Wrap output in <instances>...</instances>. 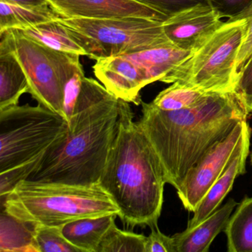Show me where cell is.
<instances>
[{"label": "cell", "mask_w": 252, "mask_h": 252, "mask_svg": "<svg viewBox=\"0 0 252 252\" xmlns=\"http://www.w3.org/2000/svg\"><path fill=\"white\" fill-rule=\"evenodd\" d=\"M141 104L138 125L160 160L166 184L176 189L200 158L249 116L235 91L212 94L194 107L173 111Z\"/></svg>", "instance_id": "obj_1"}, {"label": "cell", "mask_w": 252, "mask_h": 252, "mask_svg": "<svg viewBox=\"0 0 252 252\" xmlns=\"http://www.w3.org/2000/svg\"><path fill=\"white\" fill-rule=\"evenodd\" d=\"M119 98L85 76L69 124L70 133L29 175L30 181L98 184L117 131Z\"/></svg>", "instance_id": "obj_2"}, {"label": "cell", "mask_w": 252, "mask_h": 252, "mask_svg": "<svg viewBox=\"0 0 252 252\" xmlns=\"http://www.w3.org/2000/svg\"><path fill=\"white\" fill-rule=\"evenodd\" d=\"M98 184L129 228H157L166 184L160 160L129 103L119 98L117 131Z\"/></svg>", "instance_id": "obj_3"}, {"label": "cell", "mask_w": 252, "mask_h": 252, "mask_svg": "<svg viewBox=\"0 0 252 252\" xmlns=\"http://www.w3.org/2000/svg\"><path fill=\"white\" fill-rule=\"evenodd\" d=\"M1 198L7 214L30 227L63 226L82 218L119 215V208L99 184L24 180Z\"/></svg>", "instance_id": "obj_4"}, {"label": "cell", "mask_w": 252, "mask_h": 252, "mask_svg": "<svg viewBox=\"0 0 252 252\" xmlns=\"http://www.w3.org/2000/svg\"><path fill=\"white\" fill-rule=\"evenodd\" d=\"M69 133L65 119L42 104L0 110V173L28 165L37 167Z\"/></svg>", "instance_id": "obj_5"}, {"label": "cell", "mask_w": 252, "mask_h": 252, "mask_svg": "<svg viewBox=\"0 0 252 252\" xmlns=\"http://www.w3.org/2000/svg\"><path fill=\"white\" fill-rule=\"evenodd\" d=\"M247 28V18L228 20L160 82H179L208 94L234 91L236 62Z\"/></svg>", "instance_id": "obj_6"}, {"label": "cell", "mask_w": 252, "mask_h": 252, "mask_svg": "<svg viewBox=\"0 0 252 252\" xmlns=\"http://www.w3.org/2000/svg\"><path fill=\"white\" fill-rule=\"evenodd\" d=\"M59 21L91 60L127 55L172 43L163 21L146 18H63Z\"/></svg>", "instance_id": "obj_7"}, {"label": "cell", "mask_w": 252, "mask_h": 252, "mask_svg": "<svg viewBox=\"0 0 252 252\" xmlns=\"http://www.w3.org/2000/svg\"><path fill=\"white\" fill-rule=\"evenodd\" d=\"M0 44L12 51L27 76L29 93L38 104L64 117L63 79L76 54L51 49L15 29L0 33Z\"/></svg>", "instance_id": "obj_8"}, {"label": "cell", "mask_w": 252, "mask_h": 252, "mask_svg": "<svg viewBox=\"0 0 252 252\" xmlns=\"http://www.w3.org/2000/svg\"><path fill=\"white\" fill-rule=\"evenodd\" d=\"M240 122L223 139L212 146L193 166L177 190L183 206L195 212L209 189L225 170L237 150L248 125Z\"/></svg>", "instance_id": "obj_9"}, {"label": "cell", "mask_w": 252, "mask_h": 252, "mask_svg": "<svg viewBox=\"0 0 252 252\" xmlns=\"http://www.w3.org/2000/svg\"><path fill=\"white\" fill-rule=\"evenodd\" d=\"M221 19L212 5H198L168 17L163 29L174 45L194 52L222 26Z\"/></svg>", "instance_id": "obj_10"}, {"label": "cell", "mask_w": 252, "mask_h": 252, "mask_svg": "<svg viewBox=\"0 0 252 252\" xmlns=\"http://www.w3.org/2000/svg\"><path fill=\"white\" fill-rule=\"evenodd\" d=\"M63 18H146L164 22L167 16L135 0H47Z\"/></svg>", "instance_id": "obj_11"}, {"label": "cell", "mask_w": 252, "mask_h": 252, "mask_svg": "<svg viewBox=\"0 0 252 252\" xmlns=\"http://www.w3.org/2000/svg\"><path fill=\"white\" fill-rule=\"evenodd\" d=\"M93 69L95 77L113 95L135 105L141 104L140 91L150 84L143 67L128 54L100 59Z\"/></svg>", "instance_id": "obj_12"}, {"label": "cell", "mask_w": 252, "mask_h": 252, "mask_svg": "<svg viewBox=\"0 0 252 252\" xmlns=\"http://www.w3.org/2000/svg\"><path fill=\"white\" fill-rule=\"evenodd\" d=\"M252 129L248 124L237 150L222 175L209 189L189 221L187 228H192L215 212L231 191L237 177L246 173V160L250 150Z\"/></svg>", "instance_id": "obj_13"}, {"label": "cell", "mask_w": 252, "mask_h": 252, "mask_svg": "<svg viewBox=\"0 0 252 252\" xmlns=\"http://www.w3.org/2000/svg\"><path fill=\"white\" fill-rule=\"evenodd\" d=\"M238 203L230 198L225 205L192 228L174 234L175 252H208L215 237L224 231Z\"/></svg>", "instance_id": "obj_14"}, {"label": "cell", "mask_w": 252, "mask_h": 252, "mask_svg": "<svg viewBox=\"0 0 252 252\" xmlns=\"http://www.w3.org/2000/svg\"><path fill=\"white\" fill-rule=\"evenodd\" d=\"M29 93L27 76L12 51L0 44V110L18 105Z\"/></svg>", "instance_id": "obj_15"}, {"label": "cell", "mask_w": 252, "mask_h": 252, "mask_svg": "<svg viewBox=\"0 0 252 252\" xmlns=\"http://www.w3.org/2000/svg\"><path fill=\"white\" fill-rule=\"evenodd\" d=\"M118 215L82 218L62 226L64 238L80 252H97Z\"/></svg>", "instance_id": "obj_16"}, {"label": "cell", "mask_w": 252, "mask_h": 252, "mask_svg": "<svg viewBox=\"0 0 252 252\" xmlns=\"http://www.w3.org/2000/svg\"><path fill=\"white\" fill-rule=\"evenodd\" d=\"M50 5L26 6L0 1V33L8 29H23L60 18Z\"/></svg>", "instance_id": "obj_17"}, {"label": "cell", "mask_w": 252, "mask_h": 252, "mask_svg": "<svg viewBox=\"0 0 252 252\" xmlns=\"http://www.w3.org/2000/svg\"><path fill=\"white\" fill-rule=\"evenodd\" d=\"M17 30L27 37L51 49L87 57L86 51L72 37L58 19Z\"/></svg>", "instance_id": "obj_18"}, {"label": "cell", "mask_w": 252, "mask_h": 252, "mask_svg": "<svg viewBox=\"0 0 252 252\" xmlns=\"http://www.w3.org/2000/svg\"><path fill=\"white\" fill-rule=\"evenodd\" d=\"M228 252H252V197L238 203L224 229Z\"/></svg>", "instance_id": "obj_19"}, {"label": "cell", "mask_w": 252, "mask_h": 252, "mask_svg": "<svg viewBox=\"0 0 252 252\" xmlns=\"http://www.w3.org/2000/svg\"><path fill=\"white\" fill-rule=\"evenodd\" d=\"M210 94L176 82L161 91L151 103L160 110L173 111L194 107Z\"/></svg>", "instance_id": "obj_20"}, {"label": "cell", "mask_w": 252, "mask_h": 252, "mask_svg": "<svg viewBox=\"0 0 252 252\" xmlns=\"http://www.w3.org/2000/svg\"><path fill=\"white\" fill-rule=\"evenodd\" d=\"M147 237L144 234L120 229L114 222L106 233L97 252H146Z\"/></svg>", "instance_id": "obj_21"}, {"label": "cell", "mask_w": 252, "mask_h": 252, "mask_svg": "<svg viewBox=\"0 0 252 252\" xmlns=\"http://www.w3.org/2000/svg\"><path fill=\"white\" fill-rule=\"evenodd\" d=\"M32 228L36 252H80L64 238L62 226L36 225Z\"/></svg>", "instance_id": "obj_22"}, {"label": "cell", "mask_w": 252, "mask_h": 252, "mask_svg": "<svg viewBox=\"0 0 252 252\" xmlns=\"http://www.w3.org/2000/svg\"><path fill=\"white\" fill-rule=\"evenodd\" d=\"M80 57L74 60L66 72L63 79V91H64V104L63 111L64 118L70 124L74 111L75 106L78 97L82 89V83L85 75L83 67L79 60Z\"/></svg>", "instance_id": "obj_23"}, {"label": "cell", "mask_w": 252, "mask_h": 252, "mask_svg": "<svg viewBox=\"0 0 252 252\" xmlns=\"http://www.w3.org/2000/svg\"><path fill=\"white\" fill-rule=\"evenodd\" d=\"M168 17L198 5H210L209 0H135Z\"/></svg>", "instance_id": "obj_24"}, {"label": "cell", "mask_w": 252, "mask_h": 252, "mask_svg": "<svg viewBox=\"0 0 252 252\" xmlns=\"http://www.w3.org/2000/svg\"><path fill=\"white\" fill-rule=\"evenodd\" d=\"M221 18L241 19L252 9V0H209Z\"/></svg>", "instance_id": "obj_25"}, {"label": "cell", "mask_w": 252, "mask_h": 252, "mask_svg": "<svg viewBox=\"0 0 252 252\" xmlns=\"http://www.w3.org/2000/svg\"><path fill=\"white\" fill-rule=\"evenodd\" d=\"M234 91L243 102L248 114L252 115V55L237 76Z\"/></svg>", "instance_id": "obj_26"}, {"label": "cell", "mask_w": 252, "mask_h": 252, "mask_svg": "<svg viewBox=\"0 0 252 252\" xmlns=\"http://www.w3.org/2000/svg\"><path fill=\"white\" fill-rule=\"evenodd\" d=\"M146 252H176L173 237L163 234L158 227L152 228L151 233L147 237Z\"/></svg>", "instance_id": "obj_27"}, {"label": "cell", "mask_w": 252, "mask_h": 252, "mask_svg": "<svg viewBox=\"0 0 252 252\" xmlns=\"http://www.w3.org/2000/svg\"><path fill=\"white\" fill-rule=\"evenodd\" d=\"M243 18L248 19V28L244 41L240 48V52L237 56V62H236L237 79L239 73H240L248 60L252 55V9L248 12Z\"/></svg>", "instance_id": "obj_28"}, {"label": "cell", "mask_w": 252, "mask_h": 252, "mask_svg": "<svg viewBox=\"0 0 252 252\" xmlns=\"http://www.w3.org/2000/svg\"><path fill=\"white\" fill-rule=\"evenodd\" d=\"M0 1H5V2L26 5V6L41 7L49 5L47 0H0Z\"/></svg>", "instance_id": "obj_29"}, {"label": "cell", "mask_w": 252, "mask_h": 252, "mask_svg": "<svg viewBox=\"0 0 252 252\" xmlns=\"http://www.w3.org/2000/svg\"><path fill=\"white\" fill-rule=\"evenodd\" d=\"M250 160H251V163L252 164V153H251L250 155Z\"/></svg>", "instance_id": "obj_30"}]
</instances>
